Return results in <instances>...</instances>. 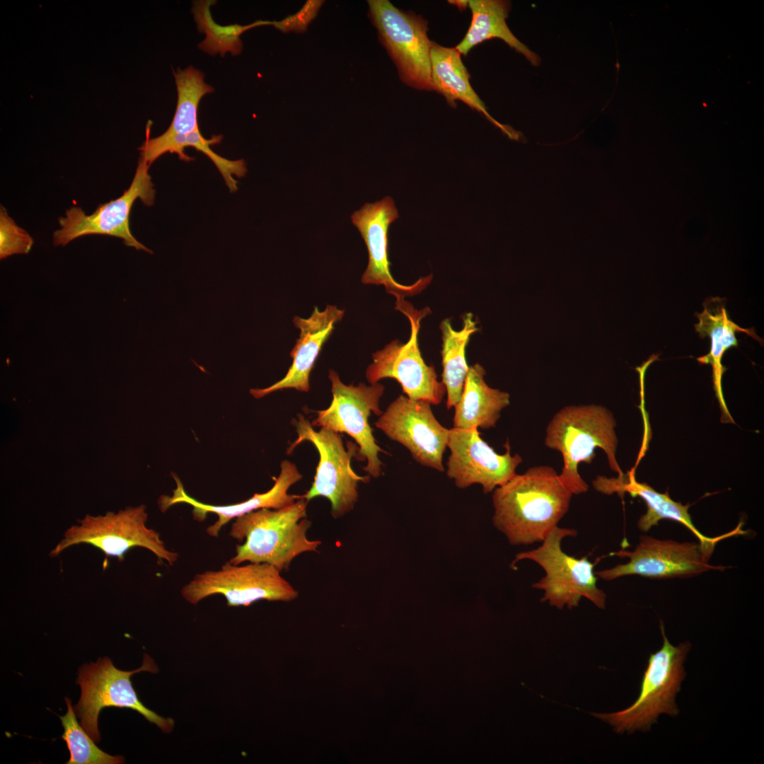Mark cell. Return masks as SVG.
Returning <instances> with one entry per match:
<instances>
[{"instance_id":"obj_1","label":"cell","mask_w":764,"mask_h":764,"mask_svg":"<svg viewBox=\"0 0 764 764\" xmlns=\"http://www.w3.org/2000/svg\"><path fill=\"white\" fill-rule=\"evenodd\" d=\"M572 495L552 467L531 468L494 490L493 523L511 545L543 542L567 512Z\"/></svg>"},{"instance_id":"obj_2","label":"cell","mask_w":764,"mask_h":764,"mask_svg":"<svg viewBox=\"0 0 764 764\" xmlns=\"http://www.w3.org/2000/svg\"><path fill=\"white\" fill-rule=\"evenodd\" d=\"M307 503L302 497L281 509L262 508L236 519L229 535L245 542L229 562L268 563L282 571L300 554L316 551L321 542L306 536L311 524L306 519Z\"/></svg>"},{"instance_id":"obj_3","label":"cell","mask_w":764,"mask_h":764,"mask_svg":"<svg viewBox=\"0 0 764 764\" xmlns=\"http://www.w3.org/2000/svg\"><path fill=\"white\" fill-rule=\"evenodd\" d=\"M615 421L612 413L601 405L567 406L557 412L550 422L545 445L560 452L564 465L560 479L572 494L588 490L578 465L591 463L600 448L607 455L609 465L618 475H623L615 457L618 444Z\"/></svg>"},{"instance_id":"obj_4","label":"cell","mask_w":764,"mask_h":764,"mask_svg":"<svg viewBox=\"0 0 764 764\" xmlns=\"http://www.w3.org/2000/svg\"><path fill=\"white\" fill-rule=\"evenodd\" d=\"M660 623L663 645L649 656L636 701L619 712L595 714L613 726L617 733L647 731L659 714L676 717L678 714L676 696L686 675L683 663L691 644L685 642L673 646L666 636L661 620Z\"/></svg>"},{"instance_id":"obj_5","label":"cell","mask_w":764,"mask_h":764,"mask_svg":"<svg viewBox=\"0 0 764 764\" xmlns=\"http://www.w3.org/2000/svg\"><path fill=\"white\" fill-rule=\"evenodd\" d=\"M141 671L158 672L155 662L146 654L144 655L142 666L132 671L117 668L106 656L79 668L76 683L81 686V694L74 709L81 719V726L95 742H99L100 739L98 725L99 714L103 708L109 707L132 709L163 732L170 733L173 730V719L157 714L138 698L130 678L133 674Z\"/></svg>"},{"instance_id":"obj_6","label":"cell","mask_w":764,"mask_h":764,"mask_svg":"<svg viewBox=\"0 0 764 764\" xmlns=\"http://www.w3.org/2000/svg\"><path fill=\"white\" fill-rule=\"evenodd\" d=\"M147 518L144 504L129 507L117 513L87 515L65 531L50 555L55 557L69 547L88 544L98 548L106 557L122 561L128 550L140 547L151 551L159 560L173 565L178 554L166 548L160 534L146 526Z\"/></svg>"},{"instance_id":"obj_7","label":"cell","mask_w":764,"mask_h":764,"mask_svg":"<svg viewBox=\"0 0 764 764\" xmlns=\"http://www.w3.org/2000/svg\"><path fill=\"white\" fill-rule=\"evenodd\" d=\"M574 529L555 526L538 548L516 555L512 567L521 560L538 563L545 576L533 584L544 591L541 601L562 609L577 607L581 597H585L600 608H605L606 595L597 587V577L594 572L596 563L586 557L576 558L566 554L561 548L564 538L576 536Z\"/></svg>"},{"instance_id":"obj_8","label":"cell","mask_w":764,"mask_h":764,"mask_svg":"<svg viewBox=\"0 0 764 764\" xmlns=\"http://www.w3.org/2000/svg\"><path fill=\"white\" fill-rule=\"evenodd\" d=\"M297 417L294 424L298 436L287 449V453L301 443L308 441L319 454L313 483L303 498L307 502L320 496L327 498L331 503L332 515L339 518L353 509L358 499L359 482L370 480L369 475L359 476L351 467L352 458H357L359 447L349 442L346 451L340 433L323 427L315 431L303 415Z\"/></svg>"},{"instance_id":"obj_9","label":"cell","mask_w":764,"mask_h":764,"mask_svg":"<svg viewBox=\"0 0 764 764\" xmlns=\"http://www.w3.org/2000/svg\"><path fill=\"white\" fill-rule=\"evenodd\" d=\"M328 378L332 385V400L328 408L317 412L312 426L345 433L353 438L359 447L357 458L367 462L364 470L369 476L378 478L383 465L378 453L384 451L376 442L369 417L371 412L379 416L383 413L379 404L385 387L378 382L370 386L346 385L333 370H330Z\"/></svg>"},{"instance_id":"obj_10","label":"cell","mask_w":764,"mask_h":764,"mask_svg":"<svg viewBox=\"0 0 764 764\" xmlns=\"http://www.w3.org/2000/svg\"><path fill=\"white\" fill-rule=\"evenodd\" d=\"M395 309L403 313L410 323V336L405 343L395 340L372 355L366 377L370 384L383 378L395 379L406 396L431 405L439 404L446 388L439 381L435 369L427 365L421 354L418 334L421 320L430 313L429 308L415 309L405 299L395 301Z\"/></svg>"},{"instance_id":"obj_11","label":"cell","mask_w":764,"mask_h":764,"mask_svg":"<svg viewBox=\"0 0 764 764\" xmlns=\"http://www.w3.org/2000/svg\"><path fill=\"white\" fill-rule=\"evenodd\" d=\"M369 16L381 42L394 61L401 80L419 90H433L427 22L388 0H369Z\"/></svg>"},{"instance_id":"obj_12","label":"cell","mask_w":764,"mask_h":764,"mask_svg":"<svg viewBox=\"0 0 764 764\" xmlns=\"http://www.w3.org/2000/svg\"><path fill=\"white\" fill-rule=\"evenodd\" d=\"M268 563L240 565L229 561L220 569L197 574L181 590L188 603L197 604L210 596H224L227 606H247L261 599L289 601L298 592Z\"/></svg>"},{"instance_id":"obj_13","label":"cell","mask_w":764,"mask_h":764,"mask_svg":"<svg viewBox=\"0 0 764 764\" xmlns=\"http://www.w3.org/2000/svg\"><path fill=\"white\" fill-rule=\"evenodd\" d=\"M149 167L140 157L129 188L118 198L100 204L92 214H86L79 207L67 209L65 216L59 218L61 228L54 232L53 244L63 246L79 237L99 234L120 238L127 246L152 253L134 237L129 228V214L136 199H140L147 207L154 203L156 190L149 174Z\"/></svg>"},{"instance_id":"obj_14","label":"cell","mask_w":764,"mask_h":764,"mask_svg":"<svg viewBox=\"0 0 764 764\" xmlns=\"http://www.w3.org/2000/svg\"><path fill=\"white\" fill-rule=\"evenodd\" d=\"M712 554L695 542L679 543L642 536L632 551L620 550L610 553L629 558L628 562L595 574L606 581L627 575L666 579L691 577L710 570H724L727 567L709 563Z\"/></svg>"},{"instance_id":"obj_15","label":"cell","mask_w":764,"mask_h":764,"mask_svg":"<svg viewBox=\"0 0 764 764\" xmlns=\"http://www.w3.org/2000/svg\"><path fill=\"white\" fill-rule=\"evenodd\" d=\"M375 426L405 446L418 463L444 470L442 460L449 429L439 422L430 403L401 395L380 415Z\"/></svg>"},{"instance_id":"obj_16","label":"cell","mask_w":764,"mask_h":764,"mask_svg":"<svg viewBox=\"0 0 764 764\" xmlns=\"http://www.w3.org/2000/svg\"><path fill=\"white\" fill-rule=\"evenodd\" d=\"M504 446L506 452L499 454L480 436L477 428L450 429L447 476L458 488L480 484L485 493L492 492L516 475V469L522 462L519 454L511 455L508 441Z\"/></svg>"},{"instance_id":"obj_17","label":"cell","mask_w":764,"mask_h":764,"mask_svg":"<svg viewBox=\"0 0 764 764\" xmlns=\"http://www.w3.org/2000/svg\"><path fill=\"white\" fill-rule=\"evenodd\" d=\"M398 217L395 202L388 196L374 203L364 204L351 216L352 222L360 232L369 253V262L361 276V282L384 286L386 292L394 296L396 301L419 294L432 279V274H429L412 284L405 285L393 279L388 256V231L390 225Z\"/></svg>"},{"instance_id":"obj_18","label":"cell","mask_w":764,"mask_h":764,"mask_svg":"<svg viewBox=\"0 0 764 764\" xmlns=\"http://www.w3.org/2000/svg\"><path fill=\"white\" fill-rule=\"evenodd\" d=\"M280 468V473L275 478L274 484L270 490L261 494L256 493L245 501L228 505H212L195 499L187 494L180 478L174 475L173 477L176 482V487L173 495L161 496L158 500V506L161 511L164 512L179 503L191 505L193 507L195 519L199 521H203L207 514H215L218 519L207 528V533L210 536L217 537L223 526L233 519L262 508L281 509L303 497L302 495L288 493L291 486L302 478V475L296 465L284 460Z\"/></svg>"},{"instance_id":"obj_19","label":"cell","mask_w":764,"mask_h":764,"mask_svg":"<svg viewBox=\"0 0 764 764\" xmlns=\"http://www.w3.org/2000/svg\"><path fill=\"white\" fill-rule=\"evenodd\" d=\"M345 314L344 310L336 306L328 305L320 311L318 307L308 318L295 316L294 324L299 331L295 346L291 351L292 364L285 376L265 388L250 390L255 398H261L271 393L286 388H294L299 391L308 392L310 389L309 376L314 364L325 342Z\"/></svg>"},{"instance_id":"obj_20","label":"cell","mask_w":764,"mask_h":764,"mask_svg":"<svg viewBox=\"0 0 764 764\" xmlns=\"http://www.w3.org/2000/svg\"><path fill=\"white\" fill-rule=\"evenodd\" d=\"M594 487L600 492L610 494L614 492L619 495L627 492L632 497H639L646 503L647 513L642 516L637 522V526L642 531H648L652 526L658 524L661 519H670L677 521L688 528L699 540V543L707 550L713 552L716 544L726 538L743 534L741 524L727 533L709 538L701 533L694 526L688 513L689 504H682L673 501L668 492L660 493L651 486L636 480L634 471L618 475L617 478H607L598 476L593 482Z\"/></svg>"},{"instance_id":"obj_21","label":"cell","mask_w":764,"mask_h":764,"mask_svg":"<svg viewBox=\"0 0 764 764\" xmlns=\"http://www.w3.org/2000/svg\"><path fill=\"white\" fill-rule=\"evenodd\" d=\"M724 301V299L711 297L704 302L703 311L695 313L699 320L698 323L694 325L695 331L701 338L709 337L710 340V352L697 358V360L700 364L712 366L714 390L722 410V421L734 422L727 407L722 391V376L727 370L722 364V357L729 349L738 347L739 342L736 337L738 332L748 335L760 343H763V341L757 336L753 328H743L730 319Z\"/></svg>"},{"instance_id":"obj_22","label":"cell","mask_w":764,"mask_h":764,"mask_svg":"<svg viewBox=\"0 0 764 764\" xmlns=\"http://www.w3.org/2000/svg\"><path fill=\"white\" fill-rule=\"evenodd\" d=\"M430 58L433 90L444 96L449 105L454 108L456 100H461L482 113L510 139L519 141L524 139L521 132L500 123L488 112L485 103L471 86L470 76L462 62L461 53L456 48L446 47L432 42Z\"/></svg>"},{"instance_id":"obj_23","label":"cell","mask_w":764,"mask_h":764,"mask_svg":"<svg viewBox=\"0 0 764 764\" xmlns=\"http://www.w3.org/2000/svg\"><path fill=\"white\" fill-rule=\"evenodd\" d=\"M485 373L478 363L469 367L461 398L454 406V428L494 427L501 411L509 405V394L490 388L484 379Z\"/></svg>"},{"instance_id":"obj_24","label":"cell","mask_w":764,"mask_h":764,"mask_svg":"<svg viewBox=\"0 0 764 764\" xmlns=\"http://www.w3.org/2000/svg\"><path fill=\"white\" fill-rule=\"evenodd\" d=\"M468 6L472 12L471 23L463 39L455 47L461 54L467 55L475 46L485 40L499 38L523 55L533 66L540 64L539 56L521 42L507 23L511 8L509 1L470 0Z\"/></svg>"},{"instance_id":"obj_25","label":"cell","mask_w":764,"mask_h":764,"mask_svg":"<svg viewBox=\"0 0 764 764\" xmlns=\"http://www.w3.org/2000/svg\"><path fill=\"white\" fill-rule=\"evenodd\" d=\"M463 327L453 328L448 318L440 323L442 347V383L447 394L446 407L451 409L458 402L469 367L466 361V347L473 334L478 330L477 322L471 313L462 316Z\"/></svg>"},{"instance_id":"obj_26","label":"cell","mask_w":764,"mask_h":764,"mask_svg":"<svg viewBox=\"0 0 764 764\" xmlns=\"http://www.w3.org/2000/svg\"><path fill=\"white\" fill-rule=\"evenodd\" d=\"M215 3L213 0L196 1L192 9L198 31L206 35L198 47L209 54L219 53L224 57L227 52L233 55L239 54L243 48L240 37L244 32L257 26L274 25V21L262 20L245 25H219L213 20L210 12V6Z\"/></svg>"},{"instance_id":"obj_27","label":"cell","mask_w":764,"mask_h":764,"mask_svg":"<svg viewBox=\"0 0 764 764\" xmlns=\"http://www.w3.org/2000/svg\"><path fill=\"white\" fill-rule=\"evenodd\" d=\"M178 91V103L167 135L188 134L198 130L197 108L202 98L214 89L204 81V74L192 66L173 72Z\"/></svg>"},{"instance_id":"obj_28","label":"cell","mask_w":764,"mask_h":764,"mask_svg":"<svg viewBox=\"0 0 764 764\" xmlns=\"http://www.w3.org/2000/svg\"><path fill=\"white\" fill-rule=\"evenodd\" d=\"M67 712L60 716L64 733L62 739L66 742L70 758L66 764H120L124 763L121 756H110L99 748L82 726L76 720L71 701L65 698Z\"/></svg>"},{"instance_id":"obj_29","label":"cell","mask_w":764,"mask_h":764,"mask_svg":"<svg viewBox=\"0 0 764 764\" xmlns=\"http://www.w3.org/2000/svg\"><path fill=\"white\" fill-rule=\"evenodd\" d=\"M221 136H214L210 139L202 137L199 129L187 134L186 145L195 148L208 156L217 167L223 176L225 183L231 192H236L238 189L237 181L233 178V175L238 178L245 175L247 168L243 160L231 161L216 154L210 145L219 143Z\"/></svg>"},{"instance_id":"obj_30","label":"cell","mask_w":764,"mask_h":764,"mask_svg":"<svg viewBox=\"0 0 764 764\" xmlns=\"http://www.w3.org/2000/svg\"><path fill=\"white\" fill-rule=\"evenodd\" d=\"M33 244V238L18 226L8 214L6 209L0 208V258L5 259L14 254H27Z\"/></svg>"},{"instance_id":"obj_31","label":"cell","mask_w":764,"mask_h":764,"mask_svg":"<svg viewBox=\"0 0 764 764\" xmlns=\"http://www.w3.org/2000/svg\"><path fill=\"white\" fill-rule=\"evenodd\" d=\"M318 4L317 2L311 9H303L300 13H296L294 16H291L282 21H274L273 25L284 32L294 29L300 30L301 28H303L316 13V11L312 12V11L318 9L317 7Z\"/></svg>"}]
</instances>
